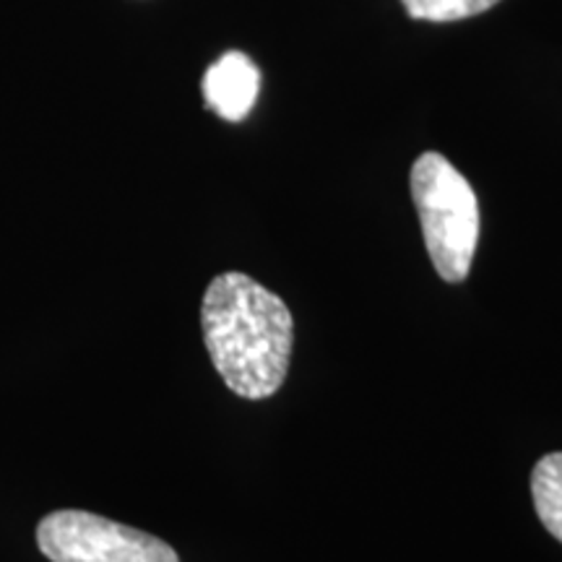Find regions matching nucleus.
<instances>
[{"label": "nucleus", "instance_id": "1", "mask_svg": "<svg viewBox=\"0 0 562 562\" xmlns=\"http://www.w3.org/2000/svg\"><path fill=\"white\" fill-rule=\"evenodd\" d=\"M203 341L235 396L261 402L286 381L294 321L286 302L240 271L214 277L201 305Z\"/></svg>", "mask_w": 562, "mask_h": 562}, {"label": "nucleus", "instance_id": "2", "mask_svg": "<svg viewBox=\"0 0 562 562\" xmlns=\"http://www.w3.org/2000/svg\"><path fill=\"white\" fill-rule=\"evenodd\" d=\"M409 182L435 271L448 284H459L469 277L480 243V201L474 188L438 151L422 154L414 161Z\"/></svg>", "mask_w": 562, "mask_h": 562}, {"label": "nucleus", "instance_id": "3", "mask_svg": "<svg viewBox=\"0 0 562 562\" xmlns=\"http://www.w3.org/2000/svg\"><path fill=\"white\" fill-rule=\"evenodd\" d=\"M37 544L53 562H180L151 533L87 510H55L37 526Z\"/></svg>", "mask_w": 562, "mask_h": 562}, {"label": "nucleus", "instance_id": "4", "mask_svg": "<svg viewBox=\"0 0 562 562\" xmlns=\"http://www.w3.org/2000/svg\"><path fill=\"white\" fill-rule=\"evenodd\" d=\"M261 89V70L245 53H224L203 76V97L216 115L240 123L250 115Z\"/></svg>", "mask_w": 562, "mask_h": 562}, {"label": "nucleus", "instance_id": "5", "mask_svg": "<svg viewBox=\"0 0 562 562\" xmlns=\"http://www.w3.org/2000/svg\"><path fill=\"white\" fill-rule=\"evenodd\" d=\"M531 497L539 521L562 542V453L544 456L533 467Z\"/></svg>", "mask_w": 562, "mask_h": 562}, {"label": "nucleus", "instance_id": "6", "mask_svg": "<svg viewBox=\"0 0 562 562\" xmlns=\"http://www.w3.org/2000/svg\"><path fill=\"white\" fill-rule=\"evenodd\" d=\"M406 13L417 21H459L480 16L501 0H402Z\"/></svg>", "mask_w": 562, "mask_h": 562}]
</instances>
